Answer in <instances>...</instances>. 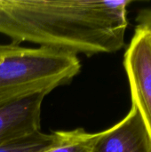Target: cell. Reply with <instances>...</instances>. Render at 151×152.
I'll use <instances>...</instances> for the list:
<instances>
[{"instance_id":"52a82bcc","label":"cell","mask_w":151,"mask_h":152,"mask_svg":"<svg viewBox=\"0 0 151 152\" xmlns=\"http://www.w3.org/2000/svg\"><path fill=\"white\" fill-rule=\"evenodd\" d=\"M57 140V132L44 134L35 133L31 135L0 144V152H42L51 147Z\"/></svg>"},{"instance_id":"3957f363","label":"cell","mask_w":151,"mask_h":152,"mask_svg":"<svg viewBox=\"0 0 151 152\" xmlns=\"http://www.w3.org/2000/svg\"><path fill=\"white\" fill-rule=\"evenodd\" d=\"M124 66L132 104L140 112L151 136V28L137 24L125 53Z\"/></svg>"},{"instance_id":"5b68a950","label":"cell","mask_w":151,"mask_h":152,"mask_svg":"<svg viewBox=\"0 0 151 152\" xmlns=\"http://www.w3.org/2000/svg\"><path fill=\"white\" fill-rule=\"evenodd\" d=\"M46 94H35L0 106V144L40 131L41 108Z\"/></svg>"},{"instance_id":"7a4b0ae2","label":"cell","mask_w":151,"mask_h":152,"mask_svg":"<svg viewBox=\"0 0 151 152\" xmlns=\"http://www.w3.org/2000/svg\"><path fill=\"white\" fill-rule=\"evenodd\" d=\"M77 56L55 49L0 45V106L35 94H50L80 72Z\"/></svg>"},{"instance_id":"277c9868","label":"cell","mask_w":151,"mask_h":152,"mask_svg":"<svg viewBox=\"0 0 151 152\" xmlns=\"http://www.w3.org/2000/svg\"><path fill=\"white\" fill-rule=\"evenodd\" d=\"M93 152H151V136L134 105L110 128L98 133Z\"/></svg>"},{"instance_id":"ba28073f","label":"cell","mask_w":151,"mask_h":152,"mask_svg":"<svg viewBox=\"0 0 151 152\" xmlns=\"http://www.w3.org/2000/svg\"><path fill=\"white\" fill-rule=\"evenodd\" d=\"M136 20L140 24H143L151 28V9H143L140 11Z\"/></svg>"},{"instance_id":"8992f818","label":"cell","mask_w":151,"mask_h":152,"mask_svg":"<svg viewBox=\"0 0 151 152\" xmlns=\"http://www.w3.org/2000/svg\"><path fill=\"white\" fill-rule=\"evenodd\" d=\"M98 133L91 134L83 128L57 132L56 142L42 152H93Z\"/></svg>"},{"instance_id":"6da1fadb","label":"cell","mask_w":151,"mask_h":152,"mask_svg":"<svg viewBox=\"0 0 151 152\" xmlns=\"http://www.w3.org/2000/svg\"><path fill=\"white\" fill-rule=\"evenodd\" d=\"M131 0H0V34L74 54L110 53L125 45Z\"/></svg>"}]
</instances>
